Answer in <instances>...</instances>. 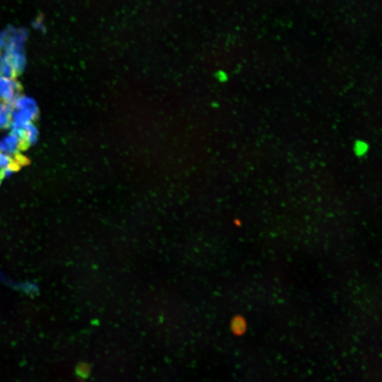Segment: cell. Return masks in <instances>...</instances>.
Listing matches in <instances>:
<instances>
[{
  "label": "cell",
  "mask_w": 382,
  "mask_h": 382,
  "mask_svg": "<svg viewBox=\"0 0 382 382\" xmlns=\"http://www.w3.org/2000/svg\"><path fill=\"white\" fill-rule=\"evenodd\" d=\"M246 323L241 316H236L231 322V329L234 334L241 335L245 332Z\"/></svg>",
  "instance_id": "cell-1"
},
{
  "label": "cell",
  "mask_w": 382,
  "mask_h": 382,
  "mask_svg": "<svg viewBox=\"0 0 382 382\" xmlns=\"http://www.w3.org/2000/svg\"><path fill=\"white\" fill-rule=\"evenodd\" d=\"M10 120V111L4 105H0V127H5Z\"/></svg>",
  "instance_id": "cell-3"
},
{
  "label": "cell",
  "mask_w": 382,
  "mask_h": 382,
  "mask_svg": "<svg viewBox=\"0 0 382 382\" xmlns=\"http://www.w3.org/2000/svg\"><path fill=\"white\" fill-rule=\"evenodd\" d=\"M1 176L0 175V179H1Z\"/></svg>",
  "instance_id": "cell-5"
},
{
  "label": "cell",
  "mask_w": 382,
  "mask_h": 382,
  "mask_svg": "<svg viewBox=\"0 0 382 382\" xmlns=\"http://www.w3.org/2000/svg\"><path fill=\"white\" fill-rule=\"evenodd\" d=\"M11 167H14L13 161L7 155L0 152V175L1 176L2 173L8 171Z\"/></svg>",
  "instance_id": "cell-2"
},
{
  "label": "cell",
  "mask_w": 382,
  "mask_h": 382,
  "mask_svg": "<svg viewBox=\"0 0 382 382\" xmlns=\"http://www.w3.org/2000/svg\"><path fill=\"white\" fill-rule=\"evenodd\" d=\"M355 151L359 156L363 155L367 150V145L361 141H359L355 145Z\"/></svg>",
  "instance_id": "cell-4"
}]
</instances>
